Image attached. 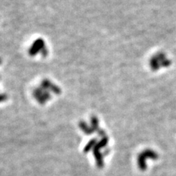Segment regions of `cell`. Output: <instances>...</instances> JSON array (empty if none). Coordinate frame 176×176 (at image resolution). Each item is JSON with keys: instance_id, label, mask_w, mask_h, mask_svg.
<instances>
[{"instance_id": "6da1fadb", "label": "cell", "mask_w": 176, "mask_h": 176, "mask_svg": "<svg viewBox=\"0 0 176 176\" xmlns=\"http://www.w3.org/2000/svg\"><path fill=\"white\" fill-rule=\"evenodd\" d=\"M33 96L40 104H43L51 98L49 91L42 88L41 87L35 88L33 91Z\"/></svg>"}, {"instance_id": "7a4b0ae2", "label": "cell", "mask_w": 176, "mask_h": 176, "mask_svg": "<svg viewBox=\"0 0 176 176\" xmlns=\"http://www.w3.org/2000/svg\"><path fill=\"white\" fill-rule=\"evenodd\" d=\"M46 47L45 43L44 40L41 38H38V39L35 40L32 44L31 47L29 49V54L31 56H34L37 55L38 53H40L43 48Z\"/></svg>"}, {"instance_id": "3957f363", "label": "cell", "mask_w": 176, "mask_h": 176, "mask_svg": "<svg viewBox=\"0 0 176 176\" xmlns=\"http://www.w3.org/2000/svg\"><path fill=\"white\" fill-rule=\"evenodd\" d=\"M40 87L42 88L45 89V90L48 91H51V92H53L55 95H60L61 93V90L60 88L57 87L55 84H53L51 81H49L48 79H43L42 81L41 84H40Z\"/></svg>"}, {"instance_id": "277c9868", "label": "cell", "mask_w": 176, "mask_h": 176, "mask_svg": "<svg viewBox=\"0 0 176 176\" xmlns=\"http://www.w3.org/2000/svg\"><path fill=\"white\" fill-rule=\"evenodd\" d=\"M93 155L95 159H96L97 166H98V168H102L104 167V159H103L104 155L101 153V150L95 146L93 150Z\"/></svg>"}, {"instance_id": "5b68a950", "label": "cell", "mask_w": 176, "mask_h": 176, "mask_svg": "<svg viewBox=\"0 0 176 176\" xmlns=\"http://www.w3.org/2000/svg\"><path fill=\"white\" fill-rule=\"evenodd\" d=\"M141 153L144 156V157L146 159H153V160H157L158 158H159V155H158L154 151H153V150H151V149L145 150V151H143Z\"/></svg>"}, {"instance_id": "8992f818", "label": "cell", "mask_w": 176, "mask_h": 176, "mask_svg": "<svg viewBox=\"0 0 176 176\" xmlns=\"http://www.w3.org/2000/svg\"><path fill=\"white\" fill-rule=\"evenodd\" d=\"M137 165L139 169H141L142 171H145L147 169V165H146V159L144 157L142 153H140L138 155L137 157Z\"/></svg>"}, {"instance_id": "52a82bcc", "label": "cell", "mask_w": 176, "mask_h": 176, "mask_svg": "<svg viewBox=\"0 0 176 176\" xmlns=\"http://www.w3.org/2000/svg\"><path fill=\"white\" fill-rule=\"evenodd\" d=\"M79 125L81 130L84 133H86V134H91V133L93 132V130L91 128V126H89V125L87 124V123L84 122V121H80Z\"/></svg>"}, {"instance_id": "ba28073f", "label": "cell", "mask_w": 176, "mask_h": 176, "mask_svg": "<svg viewBox=\"0 0 176 176\" xmlns=\"http://www.w3.org/2000/svg\"><path fill=\"white\" fill-rule=\"evenodd\" d=\"M97 142H97L96 139H91L90 141H89L88 144H87L85 145V147H84V152L87 153H88L89 151H90L92 149L93 150L95 146H96L97 144Z\"/></svg>"}, {"instance_id": "9c48e42d", "label": "cell", "mask_w": 176, "mask_h": 176, "mask_svg": "<svg viewBox=\"0 0 176 176\" xmlns=\"http://www.w3.org/2000/svg\"><path fill=\"white\" fill-rule=\"evenodd\" d=\"M150 65H151V68H152L153 70H156L158 69H159V68L161 67L160 62H159V60H158V59L156 56H153V57L151 59Z\"/></svg>"}, {"instance_id": "30bf717a", "label": "cell", "mask_w": 176, "mask_h": 176, "mask_svg": "<svg viewBox=\"0 0 176 176\" xmlns=\"http://www.w3.org/2000/svg\"><path fill=\"white\" fill-rule=\"evenodd\" d=\"M91 128H92L93 131H98L99 129L98 127V120L96 116L91 117Z\"/></svg>"}, {"instance_id": "8fae6325", "label": "cell", "mask_w": 176, "mask_h": 176, "mask_svg": "<svg viewBox=\"0 0 176 176\" xmlns=\"http://www.w3.org/2000/svg\"><path fill=\"white\" fill-rule=\"evenodd\" d=\"M108 142H109L108 137H102V139H101L100 141H98V142H97L96 147H98V148L100 149V150L102 148H104V147H106L107 144H108Z\"/></svg>"}, {"instance_id": "7c38bea8", "label": "cell", "mask_w": 176, "mask_h": 176, "mask_svg": "<svg viewBox=\"0 0 176 176\" xmlns=\"http://www.w3.org/2000/svg\"><path fill=\"white\" fill-rule=\"evenodd\" d=\"M171 63H172V62L170 61V60L166 59V60H165L164 61L161 62L160 65H161V66H162V67H168L170 65Z\"/></svg>"}, {"instance_id": "4fadbf2b", "label": "cell", "mask_w": 176, "mask_h": 176, "mask_svg": "<svg viewBox=\"0 0 176 176\" xmlns=\"http://www.w3.org/2000/svg\"><path fill=\"white\" fill-rule=\"evenodd\" d=\"M7 99V96L5 93H2L0 94V103L5 102L6 100Z\"/></svg>"}, {"instance_id": "5bb4252c", "label": "cell", "mask_w": 176, "mask_h": 176, "mask_svg": "<svg viewBox=\"0 0 176 176\" xmlns=\"http://www.w3.org/2000/svg\"><path fill=\"white\" fill-rule=\"evenodd\" d=\"M40 54H41L42 56H44V57H46V56L48 55V49H47V48L44 47L43 49L42 50L41 52H40Z\"/></svg>"}, {"instance_id": "9a60e30c", "label": "cell", "mask_w": 176, "mask_h": 176, "mask_svg": "<svg viewBox=\"0 0 176 176\" xmlns=\"http://www.w3.org/2000/svg\"><path fill=\"white\" fill-rule=\"evenodd\" d=\"M98 133L99 136H101V137H106V133H105V131H103L102 129H99V130L98 131Z\"/></svg>"}, {"instance_id": "2e32d148", "label": "cell", "mask_w": 176, "mask_h": 176, "mask_svg": "<svg viewBox=\"0 0 176 176\" xmlns=\"http://www.w3.org/2000/svg\"><path fill=\"white\" fill-rule=\"evenodd\" d=\"M1 63H2V60H1V59H0V64H1Z\"/></svg>"}]
</instances>
